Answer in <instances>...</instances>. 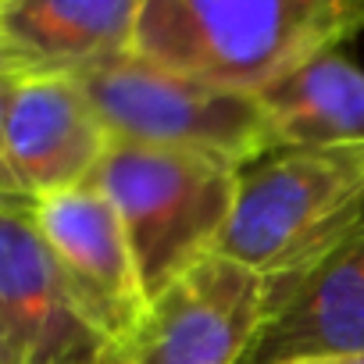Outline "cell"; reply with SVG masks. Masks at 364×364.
<instances>
[{"mask_svg": "<svg viewBox=\"0 0 364 364\" xmlns=\"http://www.w3.org/2000/svg\"><path fill=\"white\" fill-rule=\"evenodd\" d=\"M364 29V0H143L132 54L261 93Z\"/></svg>", "mask_w": 364, "mask_h": 364, "instance_id": "cell-1", "label": "cell"}, {"mask_svg": "<svg viewBox=\"0 0 364 364\" xmlns=\"http://www.w3.org/2000/svg\"><path fill=\"white\" fill-rule=\"evenodd\" d=\"M364 218V143L275 146L236 175V204L218 236L225 254L264 279H289Z\"/></svg>", "mask_w": 364, "mask_h": 364, "instance_id": "cell-2", "label": "cell"}, {"mask_svg": "<svg viewBox=\"0 0 364 364\" xmlns=\"http://www.w3.org/2000/svg\"><path fill=\"white\" fill-rule=\"evenodd\" d=\"M236 175L197 154L111 139L90 182L114 204L150 300L215 254L236 204Z\"/></svg>", "mask_w": 364, "mask_h": 364, "instance_id": "cell-3", "label": "cell"}, {"mask_svg": "<svg viewBox=\"0 0 364 364\" xmlns=\"http://www.w3.org/2000/svg\"><path fill=\"white\" fill-rule=\"evenodd\" d=\"M75 79L118 143L197 154L236 171L279 146L257 93L168 72L132 50Z\"/></svg>", "mask_w": 364, "mask_h": 364, "instance_id": "cell-4", "label": "cell"}, {"mask_svg": "<svg viewBox=\"0 0 364 364\" xmlns=\"http://www.w3.org/2000/svg\"><path fill=\"white\" fill-rule=\"evenodd\" d=\"M0 343L8 364H100L114 350L47 247L26 197H0Z\"/></svg>", "mask_w": 364, "mask_h": 364, "instance_id": "cell-5", "label": "cell"}, {"mask_svg": "<svg viewBox=\"0 0 364 364\" xmlns=\"http://www.w3.org/2000/svg\"><path fill=\"white\" fill-rule=\"evenodd\" d=\"M264 318L268 279L208 254L150 300L118 353L125 364H243Z\"/></svg>", "mask_w": 364, "mask_h": 364, "instance_id": "cell-6", "label": "cell"}, {"mask_svg": "<svg viewBox=\"0 0 364 364\" xmlns=\"http://www.w3.org/2000/svg\"><path fill=\"white\" fill-rule=\"evenodd\" d=\"M364 353V218L314 264L268 279V318L243 364H307Z\"/></svg>", "mask_w": 364, "mask_h": 364, "instance_id": "cell-7", "label": "cell"}, {"mask_svg": "<svg viewBox=\"0 0 364 364\" xmlns=\"http://www.w3.org/2000/svg\"><path fill=\"white\" fill-rule=\"evenodd\" d=\"M33 218L86 311L122 346L143 321L150 296L114 204L86 182L33 200Z\"/></svg>", "mask_w": 364, "mask_h": 364, "instance_id": "cell-8", "label": "cell"}, {"mask_svg": "<svg viewBox=\"0 0 364 364\" xmlns=\"http://www.w3.org/2000/svg\"><path fill=\"white\" fill-rule=\"evenodd\" d=\"M111 136L72 75L11 79L4 114V154L26 200L86 186Z\"/></svg>", "mask_w": 364, "mask_h": 364, "instance_id": "cell-9", "label": "cell"}, {"mask_svg": "<svg viewBox=\"0 0 364 364\" xmlns=\"http://www.w3.org/2000/svg\"><path fill=\"white\" fill-rule=\"evenodd\" d=\"M143 0H0V79L82 75L132 50Z\"/></svg>", "mask_w": 364, "mask_h": 364, "instance_id": "cell-10", "label": "cell"}, {"mask_svg": "<svg viewBox=\"0 0 364 364\" xmlns=\"http://www.w3.org/2000/svg\"><path fill=\"white\" fill-rule=\"evenodd\" d=\"M279 146L364 143V68L325 50L257 93Z\"/></svg>", "mask_w": 364, "mask_h": 364, "instance_id": "cell-11", "label": "cell"}, {"mask_svg": "<svg viewBox=\"0 0 364 364\" xmlns=\"http://www.w3.org/2000/svg\"><path fill=\"white\" fill-rule=\"evenodd\" d=\"M8 93H11V79H0V197H22L15 186V175L8 168V154H4V114H8Z\"/></svg>", "mask_w": 364, "mask_h": 364, "instance_id": "cell-12", "label": "cell"}, {"mask_svg": "<svg viewBox=\"0 0 364 364\" xmlns=\"http://www.w3.org/2000/svg\"><path fill=\"white\" fill-rule=\"evenodd\" d=\"M307 364H364V353H353V357H332V360H307Z\"/></svg>", "mask_w": 364, "mask_h": 364, "instance_id": "cell-13", "label": "cell"}, {"mask_svg": "<svg viewBox=\"0 0 364 364\" xmlns=\"http://www.w3.org/2000/svg\"><path fill=\"white\" fill-rule=\"evenodd\" d=\"M100 364H125V357H122V353H118V346H114V350H111V353H107Z\"/></svg>", "mask_w": 364, "mask_h": 364, "instance_id": "cell-14", "label": "cell"}, {"mask_svg": "<svg viewBox=\"0 0 364 364\" xmlns=\"http://www.w3.org/2000/svg\"><path fill=\"white\" fill-rule=\"evenodd\" d=\"M0 364H8V353H4V343H0Z\"/></svg>", "mask_w": 364, "mask_h": 364, "instance_id": "cell-15", "label": "cell"}]
</instances>
